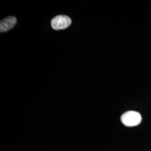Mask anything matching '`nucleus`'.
I'll return each instance as SVG.
<instances>
[{
	"label": "nucleus",
	"instance_id": "f257e3e1",
	"mask_svg": "<svg viewBox=\"0 0 151 151\" xmlns=\"http://www.w3.org/2000/svg\"><path fill=\"white\" fill-rule=\"evenodd\" d=\"M121 122L127 127H135L140 124L142 116L139 113L135 111H128L121 116Z\"/></svg>",
	"mask_w": 151,
	"mask_h": 151
},
{
	"label": "nucleus",
	"instance_id": "f03ea898",
	"mask_svg": "<svg viewBox=\"0 0 151 151\" xmlns=\"http://www.w3.org/2000/svg\"><path fill=\"white\" fill-rule=\"evenodd\" d=\"M71 22L70 17L66 15H58L52 19L51 25L54 30H62L68 27Z\"/></svg>",
	"mask_w": 151,
	"mask_h": 151
},
{
	"label": "nucleus",
	"instance_id": "7ed1b4c3",
	"mask_svg": "<svg viewBox=\"0 0 151 151\" xmlns=\"http://www.w3.org/2000/svg\"><path fill=\"white\" fill-rule=\"evenodd\" d=\"M16 23V17L9 16L3 19L0 22V32H5L14 27Z\"/></svg>",
	"mask_w": 151,
	"mask_h": 151
}]
</instances>
